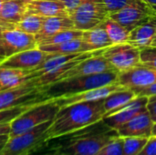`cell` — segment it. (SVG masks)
Returning <instances> with one entry per match:
<instances>
[{
  "label": "cell",
  "instance_id": "obj_1",
  "mask_svg": "<svg viewBox=\"0 0 156 155\" xmlns=\"http://www.w3.org/2000/svg\"><path fill=\"white\" fill-rule=\"evenodd\" d=\"M102 100L60 108L46 132V142L59 139L102 121L105 116Z\"/></svg>",
  "mask_w": 156,
  "mask_h": 155
},
{
  "label": "cell",
  "instance_id": "obj_2",
  "mask_svg": "<svg viewBox=\"0 0 156 155\" xmlns=\"http://www.w3.org/2000/svg\"><path fill=\"white\" fill-rule=\"evenodd\" d=\"M117 131L107 126L103 121L75 132L59 143L57 152L66 155H94L102 147L118 137Z\"/></svg>",
  "mask_w": 156,
  "mask_h": 155
},
{
  "label": "cell",
  "instance_id": "obj_3",
  "mask_svg": "<svg viewBox=\"0 0 156 155\" xmlns=\"http://www.w3.org/2000/svg\"><path fill=\"white\" fill-rule=\"evenodd\" d=\"M118 77L119 73L116 70H110L99 74L75 77L57 81L41 87L40 90L47 100H55L116 83L118 82Z\"/></svg>",
  "mask_w": 156,
  "mask_h": 155
},
{
  "label": "cell",
  "instance_id": "obj_4",
  "mask_svg": "<svg viewBox=\"0 0 156 155\" xmlns=\"http://www.w3.org/2000/svg\"><path fill=\"white\" fill-rule=\"evenodd\" d=\"M59 109V106L53 100L31 106L10 122L11 131L9 137L22 134L44 122L53 121Z\"/></svg>",
  "mask_w": 156,
  "mask_h": 155
},
{
  "label": "cell",
  "instance_id": "obj_5",
  "mask_svg": "<svg viewBox=\"0 0 156 155\" xmlns=\"http://www.w3.org/2000/svg\"><path fill=\"white\" fill-rule=\"evenodd\" d=\"M53 121L44 122L22 134L9 137L0 150V155H25L46 142V132Z\"/></svg>",
  "mask_w": 156,
  "mask_h": 155
},
{
  "label": "cell",
  "instance_id": "obj_6",
  "mask_svg": "<svg viewBox=\"0 0 156 155\" xmlns=\"http://www.w3.org/2000/svg\"><path fill=\"white\" fill-rule=\"evenodd\" d=\"M109 16L102 0H85L69 14L75 29L86 31L101 24Z\"/></svg>",
  "mask_w": 156,
  "mask_h": 155
},
{
  "label": "cell",
  "instance_id": "obj_7",
  "mask_svg": "<svg viewBox=\"0 0 156 155\" xmlns=\"http://www.w3.org/2000/svg\"><path fill=\"white\" fill-rule=\"evenodd\" d=\"M48 100L31 79L27 83L10 90H0V111L20 105L37 104Z\"/></svg>",
  "mask_w": 156,
  "mask_h": 155
},
{
  "label": "cell",
  "instance_id": "obj_8",
  "mask_svg": "<svg viewBox=\"0 0 156 155\" xmlns=\"http://www.w3.org/2000/svg\"><path fill=\"white\" fill-rule=\"evenodd\" d=\"M101 55L118 73L141 66L140 49L129 43L112 45L103 49Z\"/></svg>",
  "mask_w": 156,
  "mask_h": 155
},
{
  "label": "cell",
  "instance_id": "obj_9",
  "mask_svg": "<svg viewBox=\"0 0 156 155\" xmlns=\"http://www.w3.org/2000/svg\"><path fill=\"white\" fill-rule=\"evenodd\" d=\"M155 15L143 0H136L121 10L109 14L108 16L132 31Z\"/></svg>",
  "mask_w": 156,
  "mask_h": 155
},
{
  "label": "cell",
  "instance_id": "obj_10",
  "mask_svg": "<svg viewBox=\"0 0 156 155\" xmlns=\"http://www.w3.org/2000/svg\"><path fill=\"white\" fill-rule=\"evenodd\" d=\"M147 97L138 96L136 99L118 110L112 114H110L102 119L103 122L110 128L117 131L121 126L133 120L134 117L147 110Z\"/></svg>",
  "mask_w": 156,
  "mask_h": 155
},
{
  "label": "cell",
  "instance_id": "obj_11",
  "mask_svg": "<svg viewBox=\"0 0 156 155\" xmlns=\"http://www.w3.org/2000/svg\"><path fill=\"white\" fill-rule=\"evenodd\" d=\"M2 41L7 58L14 54L37 48V41L34 35L16 29L3 27Z\"/></svg>",
  "mask_w": 156,
  "mask_h": 155
},
{
  "label": "cell",
  "instance_id": "obj_12",
  "mask_svg": "<svg viewBox=\"0 0 156 155\" xmlns=\"http://www.w3.org/2000/svg\"><path fill=\"white\" fill-rule=\"evenodd\" d=\"M126 89L118 82L112 83L110 85L102 86L100 88L85 90L80 93L72 94L69 96H65L61 98L55 99L53 100L56 101V103L59 106V108H63L69 105L76 104V103H81V102H90V101H96V100H101L112 93Z\"/></svg>",
  "mask_w": 156,
  "mask_h": 155
},
{
  "label": "cell",
  "instance_id": "obj_13",
  "mask_svg": "<svg viewBox=\"0 0 156 155\" xmlns=\"http://www.w3.org/2000/svg\"><path fill=\"white\" fill-rule=\"evenodd\" d=\"M49 53L41 50L38 48L25 50L6 58L1 64V67L9 69H17L23 70H32L43 63L48 57Z\"/></svg>",
  "mask_w": 156,
  "mask_h": 155
},
{
  "label": "cell",
  "instance_id": "obj_14",
  "mask_svg": "<svg viewBox=\"0 0 156 155\" xmlns=\"http://www.w3.org/2000/svg\"><path fill=\"white\" fill-rule=\"evenodd\" d=\"M118 83L130 90L150 86L156 83V69L138 66L128 71L119 73Z\"/></svg>",
  "mask_w": 156,
  "mask_h": 155
},
{
  "label": "cell",
  "instance_id": "obj_15",
  "mask_svg": "<svg viewBox=\"0 0 156 155\" xmlns=\"http://www.w3.org/2000/svg\"><path fill=\"white\" fill-rule=\"evenodd\" d=\"M101 53L95 55L93 57H90V58L80 62L75 67H73L69 70L63 73L58 79L57 81H60L63 79L75 78V77L88 76V75L99 74V73H102V72H106V71H110V70H114L111 67V65L107 62V60L102 57Z\"/></svg>",
  "mask_w": 156,
  "mask_h": 155
},
{
  "label": "cell",
  "instance_id": "obj_16",
  "mask_svg": "<svg viewBox=\"0 0 156 155\" xmlns=\"http://www.w3.org/2000/svg\"><path fill=\"white\" fill-rule=\"evenodd\" d=\"M154 122L146 110L134 117L130 122L121 126L118 130V135L120 137H145L152 136Z\"/></svg>",
  "mask_w": 156,
  "mask_h": 155
},
{
  "label": "cell",
  "instance_id": "obj_17",
  "mask_svg": "<svg viewBox=\"0 0 156 155\" xmlns=\"http://www.w3.org/2000/svg\"><path fill=\"white\" fill-rule=\"evenodd\" d=\"M27 14L43 17L69 16L61 0H31L26 2Z\"/></svg>",
  "mask_w": 156,
  "mask_h": 155
},
{
  "label": "cell",
  "instance_id": "obj_18",
  "mask_svg": "<svg viewBox=\"0 0 156 155\" xmlns=\"http://www.w3.org/2000/svg\"><path fill=\"white\" fill-rule=\"evenodd\" d=\"M156 37V15L146 22L136 26L130 33L127 43L140 50L151 47Z\"/></svg>",
  "mask_w": 156,
  "mask_h": 155
},
{
  "label": "cell",
  "instance_id": "obj_19",
  "mask_svg": "<svg viewBox=\"0 0 156 155\" xmlns=\"http://www.w3.org/2000/svg\"><path fill=\"white\" fill-rule=\"evenodd\" d=\"M24 0H4L0 17V26L4 28H13V26L27 14Z\"/></svg>",
  "mask_w": 156,
  "mask_h": 155
},
{
  "label": "cell",
  "instance_id": "obj_20",
  "mask_svg": "<svg viewBox=\"0 0 156 155\" xmlns=\"http://www.w3.org/2000/svg\"><path fill=\"white\" fill-rule=\"evenodd\" d=\"M75 29L72 19L69 16H50L45 17L40 31L35 35L37 43L48 37H51L58 32Z\"/></svg>",
  "mask_w": 156,
  "mask_h": 155
},
{
  "label": "cell",
  "instance_id": "obj_21",
  "mask_svg": "<svg viewBox=\"0 0 156 155\" xmlns=\"http://www.w3.org/2000/svg\"><path fill=\"white\" fill-rule=\"evenodd\" d=\"M137 97L135 91L130 89H123L112 93L102 100L103 110L105 111L104 117L114 113Z\"/></svg>",
  "mask_w": 156,
  "mask_h": 155
},
{
  "label": "cell",
  "instance_id": "obj_22",
  "mask_svg": "<svg viewBox=\"0 0 156 155\" xmlns=\"http://www.w3.org/2000/svg\"><path fill=\"white\" fill-rule=\"evenodd\" d=\"M28 70L9 69L0 66V90L18 88L28 81Z\"/></svg>",
  "mask_w": 156,
  "mask_h": 155
},
{
  "label": "cell",
  "instance_id": "obj_23",
  "mask_svg": "<svg viewBox=\"0 0 156 155\" xmlns=\"http://www.w3.org/2000/svg\"><path fill=\"white\" fill-rule=\"evenodd\" d=\"M81 38L88 46L90 51L103 50L112 45L105 28L101 24L91 29L83 31Z\"/></svg>",
  "mask_w": 156,
  "mask_h": 155
},
{
  "label": "cell",
  "instance_id": "obj_24",
  "mask_svg": "<svg viewBox=\"0 0 156 155\" xmlns=\"http://www.w3.org/2000/svg\"><path fill=\"white\" fill-rule=\"evenodd\" d=\"M41 50L49 54H60V55H71V54H80L85 52H90V49L83 39L77 38L72 39L58 45H49L38 47Z\"/></svg>",
  "mask_w": 156,
  "mask_h": 155
},
{
  "label": "cell",
  "instance_id": "obj_25",
  "mask_svg": "<svg viewBox=\"0 0 156 155\" xmlns=\"http://www.w3.org/2000/svg\"><path fill=\"white\" fill-rule=\"evenodd\" d=\"M112 45L127 43L131 31L109 16L101 23Z\"/></svg>",
  "mask_w": 156,
  "mask_h": 155
},
{
  "label": "cell",
  "instance_id": "obj_26",
  "mask_svg": "<svg viewBox=\"0 0 156 155\" xmlns=\"http://www.w3.org/2000/svg\"><path fill=\"white\" fill-rule=\"evenodd\" d=\"M44 18L45 17L37 15L26 14L20 21L13 26V28L11 29H16L35 36L40 31Z\"/></svg>",
  "mask_w": 156,
  "mask_h": 155
},
{
  "label": "cell",
  "instance_id": "obj_27",
  "mask_svg": "<svg viewBox=\"0 0 156 155\" xmlns=\"http://www.w3.org/2000/svg\"><path fill=\"white\" fill-rule=\"evenodd\" d=\"M83 31L78 29H70L58 32L51 37H48L37 43V48L42 46H49V45H58L72 39H77L82 37Z\"/></svg>",
  "mask_w": 156,
  "mask_h": 155
},
{
  "label": "cell",
  "instance_id": "obj_28",
  "mask_svg": "<svg viewBox=\"0 0 156 155\" xmlns=\"http://www.w3.org/2000/svg\"><path fill=\"white\" fill-rule=\"evenodd\" d=\"M148 139L145 137H123L122 155H138L146 144Z\"/></svg>",
  "mask_w": 156,
  "mask_h": 155
},
{
  "label": "cell",
  "instance_id": "obj_29",
  "mask_svg": "<svg viewBox=\"0 0 156 155\" xmlns=\"http://www.w3.org/2000/svg\"><path fill=\"white\" fill-rule=\"evenodd\" d=\"M33 105H35V104L20 105V106H16V107L7 109L5 111H0V123L11 122L14 119H16L17 116H19L21 113L26 111L27 109H29Z\"/></svg>",
  "mask_w": 156,
  "mask_h": 155
},
{
  "label": "cell",
  "instance_id": "obj_30",
  "mask_svg": "<svg viewBox=\"0 0 156 155\" xmlns=\"http://www.w3.org/2000/svg\"><path fill=\"white\" fill-rule=\"evenodd\" d=\"M94 155H122V138H114Z\"/></svg>",
  "mask_w": 156,
  "mask_h": 155
},
{
  "label": "cell",
  "instance_id": "obj_31",
  "mask_svg": "<svg viewBox=\"0 0 156 155\" xmlns=\"http://www.w3.org/2000/svg\"><path fill=\"white\" fill-rule=\"evenodd\" d=\"M141 66L156 69V47H148L140 50Z\"/></svg>",
  "mask_w": 156,
  "mask_h": 155
},
{
  "label": "cell",
  "instance_id": "obj_32",
  "mask_svg": "<svg viewBox=\"0 0 156 155\" xmlns=\"http://www.w3.org/2000/svg\"><path fill=\"white\" fill-rule=\"evenodd\" d=\"M135 1L136 0H102L109 14L117 12Z\"/></svg>",
  "mask_w": 156,
  "mask_h": 155
},
{
  "label": "cell",
  "instance_id": "obj_33",
  "mask_svg": "<svg viewBox=\"0 0 156 155\" xmlns=\"http://www.w3.org/2000/svg\"><path fill=\"white\" fill-rule=\"evenodd\" d=\"M138 155H156V136L149 137L146 144Z\"/></svg>",
  "mask_w": 156,
  "mask_h": 155
},
{
  "label": "cell",
  "instance_id": "obj_34",
  "mask_svg": "<svg viewBox=\"0 0 156 155\" xmlns=\"http://www.w3.org/2000/svg\"><path fill=\"white\" fill-rule=\"evenodd\" d=\"M135 91V93L137 94V96H141V97H156V83L152 84L150 86L147 87H144V88H140V89H136V90H133Z\"/></svg>",
  "mask_w": 156,
  "mask_h": 155
},
{
  "label": "cell",
  "instance_id": "obj_35",
  "mask_svg": "<svg viewBox=\"0 0 156 155\" xmlns=\"http://www.w3.org/2000/svg\"><path fill=\"white\" fill-rule=\"evenodd\" d=\"M147 103V111L153 120L154 122H156V97H150L148 98Z\"/></svg>",
  "mask_w": 156,
  "mask_h": 155
},
{
  "label": "cell",
  "instance_id": "obj_36",
  "mask_svg": "<svg viewBox=\"0 0 156 155\" xmlns=\"http://www.w3.org/2000/svg\"><path fill=\"white\" fill-rule=\"evenodd\" d=\"M63 4L66 6V9L68 10L69 14H70L72 11H74L80 5H81L85 0H61Z\"/></svg>",
  "mask_w": 156,
  "mask_h": 155
},
{
  "label": "cell",
  "instance_id": "obj_37",
  "mask_svg": "<svg viewBox=\"0 0 156 155\" xmlns=\"http://www.w3.org/2000/svg\"><path fill=\"white\" fill-rule=\"evenodd\" d=\"M10 131H11L10 122L0 123V136H2V135H8L9 136Z\"/></svg>",
  "mask_w": 156,
  "mask_h": 155
},
{
  "label": "cell",
  "instance_id": "obj_38",
  "mask_svg": "<svg viewBox=\"0 0 156 155\" xmlns=\"http://www.w3.org/2000/svg\"><path fill=\"white\" fill-rule=\"evenodd\" d=\"M2 29H3V26H0V64L7 58L4 46H3V41H2Z\"/></svg>",
  "mask_w": 156,
  "mask_h": 155
},
{
  "label": "cell",
  "instance_id": "obj_39",
  "mask_svg": "<svg viewBox=\"0 0 156 155\" xmlns=\"http://www.w3.org/2000/svg\"><path fill=\"white\" fill-rule=\"evenodd\" d=\"M156 14V0H143Z\"/></svg>",
  "mask_w": 156,
  "mask_h": 155
},
{
  "label": "cell",
  "instance_id": "obj_40",
  "mask_svg": "<svg viewBox=\"0 0 156 155\" xmlns=\"http://www.w3.org/2000/svg\"><path fill=\"white\" fill-rule=\"evenodd\" d=\"M9 136L8 135H2L0 136V150L3 148V146L6 143L7 140H8Z\"/></svg>",
  "mask_w": 156,
  "mask_h": 155
},
{
  "label": "cell",
  "instance_id": "obj_41",
  "mask_svg": "<svg viewBox=\"0 0 156 155\" xmlns=\"http://www.w3.org/2000/svg\"><path fill=\"white\" fill-rule=\"evenodd\" d=\"M152 135H155L156 136V122L154 123V126H153V132H152Z\"/></svg>",
  "mask_w": 156,
  "mask_h": 155
},
{
  "label": "cell",
  "instance_id": "obj_42",
  "mask_svg": "<svg viewBox=\"0 0 156 155\" xmlns=\"http://www.w3.org/2000/svg\"><path fill=\"white\" fill-rule=\"evenodd\" d=\"M49 155H66V154H64V153H59V152H55L53 154H49Z\"/></svg>",
  "mask_w": 156,
  "mask_h": 155
},
{
  "label": "cell",
  "instance_id": "obj_43",
  "mask_svg": "<svg viewBox=\"0 0 156 155\" xmlns=\"http://www.w3.org/2000/svg\"><path fill=\"white\" fill-rule=\"evenodd\" d=\"M3 1H4V0H0V17H1V11H2V5H3Z\"/></svg>",
  "mask_w": 156,
  "mask_h": 155
},
{
  "label": "cell",
  "instance_id": "obj_44",
  "mask_svg": "<svg viewBox=\"0 0 156 155\" xmlns=\"http://www.w3.org/2000/svg\"><path fill=\"white\" fill-rule=\"evenodd\" d=\"M151 47H156V37H155V38L154 39L153 44H152V46H151Z\"/></svg>",
  "mask_w": 156,
  "mask_h": 155
},
{
  "label": "cell",
  "instance_id": "obj_45",
  "mask_svg": "<svg viewBox=\"0 0 156 155\" xmlns=\"http://www.w3.org/2000/svg\"><path fill=\"white\" fill-rule=\"evenodd\" d=\"M24 1H31V0H24Z\"/></svg>",
  "mask_w": 156,
  "mask_h": 155
},
{
  "label": "cell",
  "instance_id": "obj_46",
  "mask_svg": "<svg viewBox=\"0 0 156 155\" xmlns=\"http://www.w3.org/2000/svg\"><path fill=\"white\" fill-rule=\"evenodd\" d=\"M25 155H30V154H29V153H27V154H25Z\"/></svg>",
  "mask_w": 156,
  "mask_h": 155
}]
</instances>
